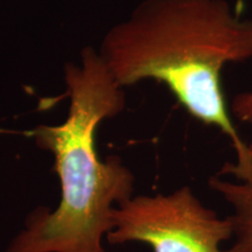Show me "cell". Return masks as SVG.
I'll return each mask as SVG.
<instances>
[{
  "instance_id": "obj_1",
  "label": "cell",
  "mask_w": 252,
  "mask_h": 252,
  "mask_svg": "<svg viewBox=\"0 0 252 252\" xmlns=\"http://www.w3.org/2000/svg\"><path fill=\"white\" fill-rule=\"evenodd\" d=\"M99 56L122 88L143 80L166 84L195 119L231 141L237 161L220 174L252 178L248 144L236 130L220 74L252 59V19L228 0H144L104 37Z\"/></svg>"
},
{
  "instance_id": "obj_2",
  "label": "cell",
  "mask_w": 252,
  "mask_h": 252,
  "mask_svg": "<svg viewBox=\"0 0 252 252\" xmlns=\"http://www.w3.org/2000/svg\"><path fill=\"white\" fill-rule=\"evenodd\" d=\"M64 75L70 96L67 119L27 132L54 156L61 201L54 212L32 213L6 252H105L102 239L115 228L113 204L133 193L134 176L121 158L100 161L94 147L99 123L124 109L123 88L91 47L82 52L81 65H65Z\"/></svg>"
},
{
  "instance_id": "obj_3",
  "label": "cell",
  "mask_w": 252,
  "mask_h": 252,
  "mask_svg": "<svg viewBox=\"0 0 252 252\" xmlns=\"http://www.w3.org/2000/svg\"><path fill=\"white\" fill-rule=\"evenodd\" d=\"M111 244L141 242L153 252H228L220 244L232 237L229 217L220 219L188 186L171 194L131 197L113 209Z\"/></svg>"
},
{
  "instance_id": "obj_4",
  "label": "cell",
  "mask_w": 252,
  "mask_h": 252,
  "mask_svg": "<svg viewBox=\"0 0 252 252\" xmlns=\"http://www.w3.org/2000/svg\"><path fill=\"white\" fill-rule=\"evenodd\" d=\"M209 186L232 207L229 216L232 226V247L228 252H252V178L228 181L212 176Z\"/></svg>"
},
{
  "instance_id": "obj_5",
  "label": "cell",
  "mask_w": 252,
  "mask_h": 252,
  "mask_svg": "<svg viewBox=\"0 0 252 252\" xmlns=\"http://www.w3.org/2000/svg\"><path fill=\"white\" fill-rule=\"evenodd\" d=\"M229 110L231 117L252 128V89L236 94L230 103ZM248 149L252 160V139L248 144Z\"/></svg>"
}]
</instances>
